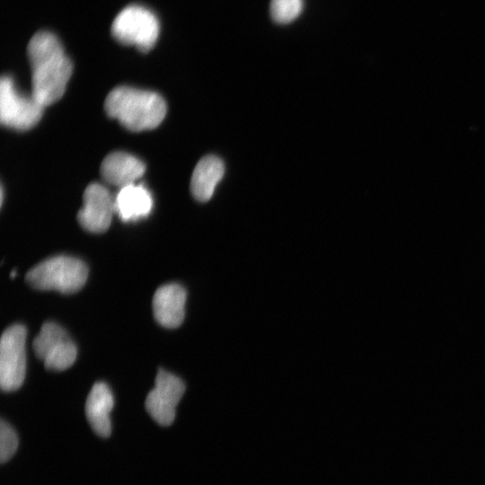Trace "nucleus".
Segmentation results:
<instances>
[{"mask_svg": "<svg viewBox=\"0 0 485 485\" xmlns=\"http://www.w3.org/2000/svg\"><path fill=\"white\" fill-rule=\"evenodd\" d=\"M145 171L146 165L140 159L121 151L109 154L101 164L103 181L119 189L136 183Z\"/></svg>", "mask_w": 485, "mask_h": 485, "instance_id": "obj_11", "label": "nucleus"}, {"mask_svg": "<svg viewBox=\"0 0 485 485\" xmlns=\"http://www.w3.org/2000/svg\"><path fill=\"white\" fill-rule=\"evenodd\" d=\"M110 31L120 44L148 52L159 38L160 23L150 9L140 4H130L116 15Z\"/></svg>", "mask_w": 485, "mask_h": 485, "instance_id": "obj_4", "label": "nucleus"}, {"mask_svg": "<svg viewBox=\"0 0 485 485\" xmlns=\"http://www.w3.org/2000/svg\"><path fill=\"white\" fill-rule=\"evenodd\" d=\"M19 440L13 428L4 419L0 422V461L7 462L16 452Z\"/></svg>", "mask_w": 485, "mask_h": 485, "instance_id": "obj_16", "label": "nucleus"}, {"mask_svg": "<svg viewBox=\"0 0 485 485\" xmlns=\"http://www.w3.org/2000/svg\"><path fill=\"white\" fill-rule=\"evenodd\" d=\"M27 54L31 68V94L43 106L57 101L66 91L73 64L58 38L48 31L36 32Z\"/></svg>", "mask_w": 485, "mask_h": 485, "instance_id": "obj_1", "label": "nucleus"}, {"mask_svg": "<svg viewBox=\"0 0 485 485\" xmlns=\"http://www.w3.org/2000/svg\"><path fill=\"white\" fill-rule=\"evenodd\" d=\"M304 4V0H271L269 13L275 22L287 24L300 16Z\"/></svg>", "mask_w": 485, "mask_h": 485, "instance_id": "obj_15", "label": "nucleus"}, {"mask_svg": "<svg viewBox=\"0 0 485 485\" xmlns=\"http://www.w3.org/2000/svg\"><path fill=\"white\" fill-rule=\"evenodd\" d=\"M32 348L48 370H65L75 363L77 356L76 346L67 332L53 322L42 325Z\"/></svg>", "mask_w": 485, "mask_h": 485, "instance_id": "obj_7", "label": "nucleus"}, {"mask_svg": "<svg viewBox=\"0 0 485 485\" xmlns=\"http://www.w3.org/2000/svg\"><path fill=\"white\" fill-rule=\"evenodd\" d=\"M115 214L114 197L98 182L89 184L83 195V207L77 220L81 226L91 233H103L110 225Z\"/></svg>", "mask_w": 485, "mask_h": 485, "instance_id": "obj_9", "label": "nucleus"}, {"mask_svg": "<svg viewBox=\"0 0 485 485\" xmlns=\"http://www.w3.org/2000/svg\"><path fill=\"white\" fill-rule=\"evenodd\" d=\"M15 276H16V270H13L11 272V278H15Z\"/></svg>", "mask_w": 485, "mask_h": 485, "instance_id": "obj_17", "label": "nucleus"}, {"mask_svg": "<svg viewBox=\"0 0 485 485\" xmlns=\"http://www.w3.org/2000/svg\"><path fill=\"white\" fill-rule=\"evenodd\" d=\"M115 213L124 222L137 221L147 216L153 208V198L142 184L120 188L114 196Z\"/></svg>", "mask_w": 485, "mask_h": 485, "instance_id": "obj_13", "label": "nucleus"}, {"mask_svg": "<svg viewBox=\"0 0 485 485\" xmlns=\"http://www.w3.org/2000/svg\"><path fill=\"white\" fill-rule=\"evenodd\" d=\"M26 329L21 324L8 327L0 340V385L4 392L21 387L26 373Z\"/></svg>", "mask_w": 485, "mask_h": 485, "instance_id": "obj_6", "label": "nucleus"}, {"mask_svg": "<svg viewBox=\"0 0 485 485\" xmlns=\"http://www.w3.org/2000/svg\"><path fill=\"white\" fill-rule=\"evenodd\" d=\"M184 392L185 384L181 378L159 369L154 387L146 396V409L158 424L169 426L174 420L176 406Z\"/></svg>", "mask_w": 485, "mask_h": 485, "instance_id": "obj_8", "label": "nucleus"}, {"mask_svg": "<svg viewBox=\"0 0 485 485\" xmlns=\"http://www.w3.org/2000/svg\"><path fill=\"white\" fill-rule=\"evenodd\" d=\"M44 107L33 97L18 91L10 75L0 80V121L6 128L28 130L41 119Z\"/></svg>", "mask_w": 485, "mask_h": 485, "instance_id": "obj_5", "label": "nucleus"}, {"mask_svg": "<svg viewBox=\"0 0 485 485\" xmlns=\"http://www.w3.org/2000/svg\"><path fill=\"white\" fill-rule=\"evenodd\" d=\"M225 163L216 155H206L194 168L190 180V192L199 202L208 201L225 175Z\"/></svg>", "mask_w": 485, "mask_h": 485, "instance_id": "obj_14", "label": "nucleus"}, {"mask_svg": "<svg viewBox=\"0 0 485 485\" xmlns=\"http://www.w3.org/2000/svg\"><path fill=\"white\" fill-rule=\"evenodd\" d=\"M104 109L108 116L135 132L158 127L167 111L166 102L159 93L122 85L109 93Z\"/></svg>", "mask_w": 485, "mask_h": 485, "instance_id": "obj_2", "label": "nucleus"}, {"mask_svg": "<svg viewBox=\"0 0 485 485\" xmlns=\"http://www.w3.org/2000/svg\"><path fill=\"white\" fill-rule=\"evenodd\" d=\"M87 276L88 269L84 261L59 255L37 264L28 271L25 279L35 289L72 294L84 287Z\"/></svg>", "mask_w": 485, "mask_h": 485, "instance_id": "obj_3", "label": "nucleus"}, {"mask_svg": "<svg viewBox=\"0 0 485 485\" xmlns=\"http://www.w3.org/2000/svg\"><path fill=\"white\" fill-rule=\"evenodd\" d=\"M113 405V395L109 386L102 382L95 383L86 399L85 415L93 430L100 436L110 435V413Z\"/></svg>", "mask_w": 485, "mask_h": 485, "instance_id": "obj_12", "label": "nucleus"}, {"mask_svg": "<svg viewBox=\"0 0 485 485\" xmlns=\"http://www.w3.org/2000/svg\"><path fill=\"white\" fill-rule=\"evenodd\" d=\"M186 290L171 283L156 289L153 297V311L156 322L170 329L179 327L185 317Z\"/></svg>", "mask_w": 485, "mask_h": 485, "instance_id": "obj_10", "label": "nucleus"}]
</instances>
